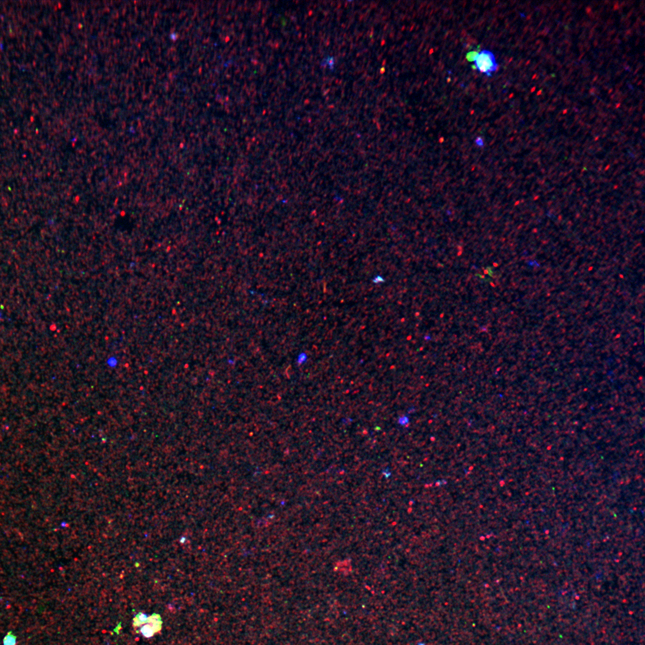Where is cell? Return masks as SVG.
<instances>
[{
  "instance_id": "cell-1",
  "label": "cell",
  "mask_w": 645,
  "mask_h": 645,
  "mask_svg": "<svg viewBox=\"0 0 645 645\" xmlns=\"http://www.w3.org/2000/svg\"><path fill=\"white\" fill-rule=\"evenodd\" d=\"M474 62L473 67L474 69L488 77L492 76V73L498 69V65L496 62L495 57L489 51L484 50L479 53Z\"/></svg>"
},
{
  "instance_id": "cell-2",
  "label": "cell",
  "mask_w": 645,
  "mask_h": 645,
  "mask_svg": "<svg viewBox=\"0 0 645 645\" xmlns=\"http://www.w3.org/2000/svg\"><path fill=\"white\" fill-rule=\"evenodd\" d=\"M147 623V624L142 625L140 630L142 635L145 638H152L155 633L161 630L162 621L160 616L157 615L150 617Z\"/></svg>"
},
{
  "instance_id": "cell-3",
  "label": "cell",
  "mask_w": 645,
  "mask_h": 645,
  "mask_svg": "<svg viewBox=\"0 0 645 645\" xmlns=\"http://www.w3.org/2000/svg\"><path fill=\"white\" fill-rule=\"evenodd\" d=\"M149 617L147 614L139 613L134 619V626L139 627L141 626L142 625L146 624Z\"/></svg>"
},
{
  "instance_id": "cell-4",
  "label": "cell",
  "mask_w": 645,
  "mask_h": 645,
  "mask_svg": "<svg viewBox=\"0 0 645 645\" xmlns=\"http://www.w3.org/2000/svg\"><path fill=\"white\" fill-rule=\"evenodd\" d=\"M478 54L479 52L477 51L468 52V53L466 54V58L469 62H474L475 59H476L477 55H478Z\"/></svg>"
},
{
  "instance_id": "cell-5",
  "label": "cell",
  "mask_w": 645,
  "mask_h": 645,
  "mask_svg": "<svg viewBox=\"0 0 645 645\" xmlns=\"http://www.w3.org/2000/svg\"><path fill=\"white\" fill-rule=\"evenodd\" d=\"M4 644L5 645H14L15 644V639L13 635L7 637L4 639Z\"/></svg>"
},
{
  "instance_id": "cell-6",
  "label": "cell",
  "mask_w": 645,
  "mask_h": 645,
  "mask_svg": "<svg viewBox=\"0 0 645 645\" xmlns=\"http://www.w3.org/2000/svg\"><path fill=\"white\" fill-rule=\"evenodd\" d=\"M383 282H384V280L382 277L377 276L375 277L374 279H373V282L375 283V284L383 283Z\"/></svg>"
},
{
  "instance_id": "cell-7",
  "label": "cell",
  "mask_w": 645,
  "mask_h": 645,
  "mask_svg": "<svg viewBox=\"0 0 645 645\" xmlns=\"http://www.w3.org/2000/svg\"><path fill=\"white\" fill-rule=\"evenodd\" d=\"M476 144L480 147H482V145H484V142H483V140L481 138H477L476 139Z\"/></svg>"
},
{
  "instance_id": "cell-8",
  "label": "cell",
  "mask_w": 645,
  "mask_h": 645,
  "mask_svg": "<svg viewBox=\"0 0 645 645\" xmlns=\"http://www.w3.org/2000/svg\"><path fill=\"white\" fill-rule=\"evenodd\" d=\"M1 314L0 313V318H1Z\"/></svg>"
}]
</instances>
